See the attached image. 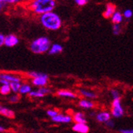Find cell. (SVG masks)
Listing matches in <instances>:
<instances>
[{
    "mask_svg": "<svg viewBox=\"0 0 133 133\" xmlns=\"http://www.w3.org/2000/svg\"><path fill=\"white\" fill-rule=\"evenodd\" d=\"M55 6L56 3L54 0H35L30 3L29 8L36 14L42 16L45 13L53 11Z\"/></svg>",
    "mask_w": 133,
    "mask_h": 133,
    "instance_id": "2",
    "label": "cell"
},
{
    "mask_svg": "<svg viewBox=\"0 0 133 133\" xmlns=\"http://www.w3.org/2000/svg\"><path fill=\"white\" fill-rule=\"evenodd\" d=\"M121 32V25L119 24H115L113 25V33L115 35H119Z\"/></svg>",
    "mask_w": 133,
    "mask_h": 133,
    "instance_id": "23",
    "label": "cell"
},
{
    "mask_svg": "<svg viewBox=\"0 0 133 133\" xmlns=\"http://www.w3.org/2000/svg\"><path fill=\"white\" fill-rule=\"evenodd\" d=\"M44 73H42V72H37V71H30L28 73V76L29 77H31L32 79H34V78H37V77H39V76H42Z\"/></svg>",
    "mask_w": 133,
    "mask_h": 133,
    "instance_id": "24",
    "label": "cell"
},
{
    "mask_svg": "<svg viewBox=\"0 0 133 133\" xmlns=\"http://www.w3.org/2000/svg\"><path fill=\"white\" fill-rule=\"evenodd\" d=\"M0 83L3 85H10V84H11L10 82L5 81V79H0Z\"/></svg>",
    "mask_w": 133,
    "mask_h": 133,
    "instance_id": "34",
    "label": "cell"
},
{
    "mask_svg": "<svg viewBox=\"0 0 133 133\" xmlns=\"http://www.w3.org/2000/svg\"><path fill=\"white\" fill-rule=\"evenodd\" d=\"M57 95L59 97H68V98H76V95L69 90H66V89H61L58 90L57 92Z\"/></svg>",
    "mask_w": 133,
    "mask_h": 133,
    "instance_id": "13",
    "label": "cell"
},
{
    "mask_svg": "<svg viewBox=\"0 0 133 133\" xmlns=\"http://www.w3.org/2000/svg\"><path fill=\"white\" fill-rule=\"evenodd\" d=\"M116 12V6L113 3H108L105 6V10L103 12V17L104 18H111L113 15Z\"/></svg>",
    "mask_w": 133,
    "mask_h": 133,
    "instance_id": "8",
    "label": "cell"
},
{
    "mask_svg": "<svg viewBox=\"0 0 133 133\" xmlns=\"http://www.w3.org/2000/svg\"><path fill=\"white\" fill-rule=\"evenodd\" d=\"M48 76L46 74H44L42 76H39V77H37V78H34L32 79V85L36 86V87H45V86L47 84V82H48Z\"/></svg>",
    "mask_w": 133,
    "mask_h": 133,
    "instance_id": "5",
    "label": "cell"
},
{
    "mask_svg": "<svg viewBox=\"0 0 133 133\" xmlns=\"http://www.w3.org/2000/svg\"><path fill=\"white\" fill-rule=\"evenodd\" d=\"M4 130H5V128L3 127V126H0V131H4Z\"/></svg>",
    "mask_w": 133,
    "mask_h": 133,
    "instance_id": "35",
    "label": "cell"
},
{
    "mask_svg": "<svg viewBox=\"0 0 133 133\" xmlns=\"http://www.w3.org/2000/svg\"><path fill=\"white\" fill-rule=\"evenodd\" d=\"M111 115L115 118H120L124 114V110L121 104V99H114L111 105Z\"/></svg>",
    "mask_w": 133,
    "mask_h": 133,
    "instance_id": "4",
    "label": "cell"
},
{
    "mask_svg": "<svg viewBox=\"0 0 133 133\" xmlns=\"http://www.w3.org/2000/svg\"><path fill=\"white\" fill-rule=\"evenodd\" d=\"M110 94L113 97V100L114 99H118V98H120V94L117 89H113L110 90Z\"/></svg>",
    "mask_w": 133,
    "mask_h": 133,
    "instance_id": "25",
    "label": "cell"
},
{
    "mask_svg": "<svg viewBox=\"0 0 133 133\" xmlns=\"http://www.w3.org/2000/svg\"><path fill=\"white\" fill-rule=\"evenodd\" d=\"M110 116L111 115L108 111H102L100 112L96 115V119L97 121L100 123H107L109 120H110Z\"/></svg>",
    "mask_w": 133,
    "mask_h": 133,
    "instance_id": "9",
    "label": "cell"
},
{
    "mask_svg": "<svg viewBox=\"0 0 133 133\" xmlns=\"http://www.w3.org/2000/svg\"><path fill=\"white\" fill-rule=\"evenodd\" d=\"M46 114H47V115L52 118L57 116L58 115V112L55 110H48L47 111H46Z\"/></svg>",
    "mask_w": 133,
    "mask_h": 133,
    "instance_id": "27",
    "label": "cell"
},
{
    "mask_svg": "<svg viewBox=\"0 0 133 133\" xmlns=\"http://www.w3.org/2000/svg\"><path fill=\"white\" fill-rule=\"evenodd\" d=\"M51 47L50 41L46 37H40L30 43L29 49L30 50L36 55H41L50 50Z\"/></svg>",
    "mask_w": 133,
    "mask_h": 133,
    "instance_id": "3",
    "label": "cell"
},
{
    "mask_svg": "<svg viewBox=\"0 0 133 133\" xmlns=\"http://www.w3.org/2000/svg\"><path fill=\"white\" fill-rule=\"evenodd\" d=\"M0 114L6 118H12L15 117L14 112L8 108L3 107V106H1V107H0Z\"/></svg>",
    "mask_w": 133,
    "mask_h": 133,
    "instance_id": "16",
    "label": "cell"
},
{
    "mask_svg": "<svg viewBox=\"0 0 133 133\" xmlns=\"http://www.w3.org/2000/svg\"><path fill=\"white\" fill-rule=\"evenodd\" d=\"M73 120V118L69 115H63V114H58L57 116L52 118V121L55 123H69Z\"/></svg>",
    "mask_w": 133,
    "mask_h": 133,
    "instance_id": "6",
    "label": "cell"
},
{
    "mask_svg": "<svg viewBox=\"0 0 133 133\" xmlns=\"http://www.w3.org/2000/svg\"><path fill=\"white\" fill-rule=\"evenodd\" d=\"M132 14H133V12H132V11L130 10V9H126V10L123 11V17L127 18V19L131 18V17L132 16Z\"/></svg>",
    "mask_w": 133,
    "mask_h": 133,
    "instance_id": "28",
    "label": "cell"
},
{
    "mask_svg": "<svg viewBox=\"0 0 133 133\" xmlns=\"http://www.w3.org/2000/svg\"><path fill=\"white\" fill-rule=\"evenodd\" d=\"M29 96L31 97H43L45 95L42 94V92L37 89V90L32 91L31 92H29Z\"/></svg>",
    "mask_w": 133,
    "mask_h": 133,
    "instance_id": "22",
    "label": "cell"
},
{
    "mask_svg": "<svg viewBox=\"0 0 133 133\" xmlns=\"http://www.w3.org/2000/svg\"><path fill=\"white\" fill-rule=\"evenodd\" d=\"M121 133H133V129H121Z\"/></svg>",
    "mask_w": 133,
    "mask_h": 133,
    "instance_id": "33",
    "label": "cell"
},
{
    "mask_svg": "<svg viewBox=\"0 0 133 133\" xmlns=\"http://www.w3.org/2000/svg\"><path fill=\"white\" fill-rule=\"evenodd\" d=\"M73 121H74L76 123H87V120H86L85 116L83 113L81 112H76L72 116Z\"/></svg>",
    "mask_w": 133,
    "mask_h": 133,
    "instance_id": "12",
    "label": "cell"
},
{
    "mask_svg": "<svg viewBox=\"0 0 133 133\" xmlns=\"http://www.w3.org/2000/svg\"><path fill=\"white\" fill-rule=\"evenodd\" d=\"M11 91L10 85H3L2 84L0 87V92L2 95H8Z\"/></svg>",
    "mask_w": 133,
    "mask_h": 133,
    "instance_id": "21",
    "label": "cell"
},
{
    "mask_svg": "<svg viewBox=\"0 0 133 133\" xmlns=\"http://www.w3.org/2000/svg\"><path fill=\"white\" fill-rule=\"evenodd\" d=\"M105 124H106V126H108V127H110V128H113L115 125V123L112 119H110V120H109L107 123H105Z\"/></svg>",
    "mask_w": 133,
    "mask_h": 133,
    "instance_id": "32",
    "label": "cell"
},
{
    "mask_svg": "<svg viewBox=\"0 0 133 133\" xmlns=\"http://www.w3.org/2000/svg\"><path fill=\"white\" fill-rule=\"evenodd\" d=\"M40 21L43 27L52 31H56L60 29L62 26V19L60 16L54 11L42 15L40 16Z\"/></svg>",
    "mask_w": 133,
    "mask_h": 133,
    "instance_id": "1",
    "label": "cell"
},
{
    "mask_svg": "<svg viewBox=\"0 0 133 133\" xmlns=\"http://www.w3.org/2000/svg\"><path fill=\"white\" fill-rule=\"evenodd\" d=\"M38 90L42 92V94L44 95H46V94H48L50 92V89H48V88H45V87H42V88H39Z\"/></svg>",
    "mask_w": 133,
    "mask_h": 133,
    "instance_id": "29",
    "label": "cell"
},
{
    "mask_svg": "<svg viewBox=\"0 0 133 133\" xmlns=\"http://www.w3.org/2000/svg\"><path fill=\"white\" fill-rule=\"evenodd\" d=\"M79 107H82L84 109H91L94 107V103L89 101V100H86V99H82L79 102Z\"/></svg>",
    "mask_w": 133,
    "mask_h": 133,
    "instance_id": "15",
    "label": "cell"
},
{
    "mask_svg": "<svg viewBox=\"0 0 133 133\" xmlns=\"http://www.w3.org/2000/svg\"><path fill=\"white\" fill-rule=\"evenodd\" d=\"M32 92V87L29 84H23L21 85V88L19 89V94H29Z\"/></svg>",
    "mask_w": 133,
    "mask_h": 133,
    "instance_id": "19",
    "label": "cell"
},
{
    "mask_svg": "<svg viewBox=\"0 0 133 133\" xmlns=\"http://www.w3.org/2000/svg\"><path fill=\"white\" fill-rule=\"evenodd\" d=\"M79 94H81V95L84 96V97H87L89 99H94L97 97V95L94 92L89 91L86 89H81L79 90Z\"/></svg>",
    "mask_w": 133,
    "mask_h": 133,
    "instance_id": "18",
    "label": "cell"
},
{
    "mask_svg": "<svg viewBox=\"0 0 133 133\" xmlns=\"http://www.w3.org/2000/svg\"><path fill=\"white\" fill-rule=\"evenodd\" d=\"M21 85H22L21 83H19V82H13V83L10 84L11 91L13 92H15L16 94L19 92V89H21Z\"/></svg>",
    "mask_w": 133,
    "mask_h": 133,
    "instance_id": "20",
    "label": "cell"
},
{
    "mask_svg": "<svg viewBox=\"0 0 133 133\" xmlns=\"http://www.w3.org/2000/svg\"><path fill=\"white\" fill-rule=\"evenodd\" d=\"M0 79H5V81H8L10 83H13V82H19L21 83V79L19 76H13L11 74H9V73H2V74L0 75Z\"/></svg>",
    "mask_w": 133,
    "mask_h": 133,
    "instance_id": "10",
    "label": "cell"
},
{
    "mask_svg": "<svg viewBox=\"0 0 133 133\" xmlns=\"http://www.w3.org/2000/svg\"><path fill=\"white\" fill-rule=\"evenodd\" d=\"M8 100H9L10 102H12V103L17 102L19 100V95H18V94H13V95L9 97Z\"/></svg>",
    "mask_w": 133,
    "mask_h": 133,
    "instance_id": "26",
    "label": "cell"
},
{
    "mask_svg": "<svg viewBox=\"0 0 133 133\" xmlns=\"http://www.w3.org/2000/svg\"><path fill=\"white\" fill-rule=\"evenodd\" d=\"M75 3L78 6H84L87 3V1L86 0H75Z\"/></svg>",
    "mask_w": 133,
    "mask_h": 133,
    "instance_id": "30",
    "label": "cell"
},
{
    "mask_svg": "<svg viewBox=\"0 0 133 133\" xmlns=\"http://www.w3.org/2000/svg\"><path fill=\"white\" fill-rule=\"evenodd\" d=\"M72 130L79 133H88L89 128L86 123H76L72 127Z\"/></svg>",
    "mask_w": 133,
    "mask_h": 133,
    "instance_id": "11",
    "label": "cell"
},
{
    "mask_svg": "<svg viewBox=\"0 0 133 133\" xmlns=\"http://www.w3.org/2000/svg\"><path fill=\"white\" fill-rule=\"evenodd\" d=\"M19 43L18 37L14 34H10L5 37V42L4 45L8 47H13Z\"/></svg>",
    "mask_w": 133,
    "mask_h": 133,
    "instance_id": "7",
    "label": "cell"
},
{
    "mask_svg": "<svg viewBox=\"0 0 133 133\" xmlns=\"http://www.w3.org/2000/svg\"><path fill=\"white\" fill-rule=\"evenodd\" d=\"M123 15L120 11H116L111 17V21L114 23V24H120V23L123 21Z\"/></svg>",
    "mask_w": 133,
    "mask_h": 133,
    "instance_id": "17",
    "label": "cell"
},
{
    "mask_svg": "<svg viewBox=\"0 0 133 133\" xmlns=\"http://www.w3.org/2000/svg\"><path fill=\"white\" fill-rule=\"evenodd\" d=\"M4 42H5V37L4 35H3V33H1L0 34V46L4 45Z\"/></svg>",
    "mask_w": 133,
    "mask_h": 133,
    "instance_id": "31",
    "label": "cell"
},
{
    "mask_svg": "<svg viewBox=\"0 0 133 133\" xmlns=\"http://www.w3.org/2000/svg\"><path fill=\"white\" fill-rule=\"evenodd\" d=\"M63 51V46L58 43H55L51 45V47L48 51L49 55H57Z\"/></svg>",
    "mask_w": 133,
    "mask_h": 133,
    "instance_id": "14",
    "label": "cell"
}]
</instances>
